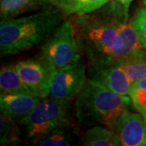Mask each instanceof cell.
Listing matches in <instances>:
<instances>
[{
	"label": "cell",
	"mask_w": 146,
	"mask_h": 146,
	"mask_svg": "<svg viewBox=\"0 0 146 146\" xmlns=\"http://www.w3.org/2000/svg\"><path fill=\"white\" fill-rule=\"evenodd\" d=\"M124 20L128 21V12L115 1L74 17L79 46L89 64L120 63L123 42L119 25Z\"/></svg>",
	"instance_id": "cell-1"
},
{
	"label": "cell",
	"mask_w": 146,
	"mask_h": 146,
	"mask_svg": "<svg viewBox=\"0 0 146 146\" xmlns=\"http://www.w3.org/2000/svg\"><path fill=\"white\" fill-rule=\"evenodd\" d=\"M65 15L51 7L20 18L0 23L1 56L18 54L46 41L64 21Z\"/></svg>",
	"instance_id": "cell-2"
},
{
	"label": "cell",
	"mask_w": 146,
	"mask_h": 146,
	"mask_svg": "<svg viewBox=\"0 0 146 146\" xmlns=\"http://www.w3.org/2000/svg\"><path fill=\"white\" fill-rule=\"evenodd\" d=\"M131 104L129 95L116 94L88 80L76 97L75 110L76 119L81 125L104 126L115 131L118 119Z\"/></svg>",
	"instance_id": "cell-3"
},
{
	"label": "cell",
	"mask_w": 146,
	"mask_h": 146,
	"mask_svg": "<svg viewBox=\"0 0 146 146\" xmlns=\"http://www.w3.org/2000/svg\"><path fill=\"white\" fill-rule=\"evenodd\" d=\"M71 102L50 97L42 98L29 115L18 122L22 134L32 141L58 127L71 123Z\"/></svg>",
	"instance_id": "cell-4"
},
{
	"label": "cell",
	"mask_w": 146,
	"mask_h": 146,
	"mask_svg": "<svg viewBox=\"0 0 146 146\" xmlns=\"http://www.w3.org/2000/svg\"><path fill=\"white\" fill-rule=\"evenodd\" d=\"M42 58L55 69L63 68L82 58L76 37L74 17L63 21L41 47Z\"/></svg>",
	"instance_id": "cell-5"
},
{
	"label": "cell",
	"mask_w": 146,
	"mask_h": 146,
	"mask_svg": "<svg viewBox=\"0 0 146 146\" xmlns=\"http://www.w3.org/2000/svg\"><path fill=\"white\" fill-rule=\"evenodd\" d=\"M88 81L86 64L82 58L63 68L55 69L50 84L49 97L72 101Z\"/></svg>",
	"instance_id": "cell-6"
},
{
	"label": "cell",
	"mask_w": 146,
	"mask_h": 146,
	"mask_svg": "<svg viewBox=\"0 0 146 146\" xmlns=\"http://www.w3.org/2000/svg\"><path fill=\"white\" fill-rule=\"evenodd\" d=\"M16 70L26 85L42 98L49 97L50 84L55 68L40 59H25L15 64Z\"/></svg>",
	"instance_id": "cell-7"
},
{
	"label": "cell",
	"mask_w": 146,
	"mask_h": 146,
	"mask_svg": "<svg viewBox=\"0 0 146 146\" xmlns=\"http://www.w3.org/2000/svg\"><path fill=\"white\" fill-rule=\"evenodd\" d=\"M88 80L120 95L128 96L130 94L131 82L118 63L89 64Z\"/></svg>",
	"instance_id": "cell-8"
},
{
	"label": "cell",
	"mask_w": 146,
	"mask_h": 146,
	"mask_svg": "<svg viewBox=\"0 0 146 146\" xmlns=\"http://www.w3.org/2000/svg\"><path fill=\"white\" fill-rule=\"evenodd\" d=\"M115 131L120 145L146 146V123L143 115L127 110L118 119Z\"/></svg>",
	"instance_id": "cell-9"
},
{
	"label": "cell",
	"mask_w": 146,
	"mask_h": 146,
	"mask_svg": "<svg viewBox=\"0 0 146 146\" xmlns=\"http://www.w3.org/2000/svg\"><path fill=\"white\" fill-rule=\"evenodd\" d=\"M42 99V98L34 94H1V114L19 122L29 115Z\"/></svg>",
	"instance_id": "cell-10"
},
{
	"label": "cell",
	"mask_w": 146,
	"mask_h": 146,
	"mask_svg": "<svg viewBox=\"0 0 146 146\" xmlns=\"http://www.w3.org/2000/svg\"><path fill=\"white\" fill-rule=\"evenodd\" d=\"M119 29L123 42L119 63L135 60H146V50L142 46L130 22L127 20L122 21L119 25Z\"/></svg>",
	"instance_id": "cell-11"
},
{
	"label": "cell",
	"mask_w": 146,
	"mask_h": 146,
	"mask_svg": "<svg viewBox=\"0 0 146 146\" xmlns=\"http://www.w3.org/2000/svg\"><path fill=\"white\" fill-rule=\"evenodd\" d=\"M53 7L50 0H0L1 20L11 19L27 12Z\"/></svg>",
	"instance_id": "cell-12"
},
{
	"label": "cell",
	"mask_w": 146,
	"mask_h": 146,
	"mask_svg": "<svg viewBox=\"0 0 146 146\" xmlns=\"http://www.w3.org/2000/svg\"><path fill=\"white\" fill-rule=\"evenodd\" d=\"M76 138L77 129L71 123L58 127L45 135L30 141L35 145L68 146L75 144Z\"/></svg>",
	"instance_id": "cell-13"
},
{
	"label": "cell",
	"mask_w": 146,
	"mask_h": 146,
	"mask_svg": "<svg viewBox=\"0 0 146 146\" xmlns=\"http://www.w3.org/2000/svg\"><path fill=\"white\" fill-rule=\"evenodd\" d=\"M110 0H50L53 7L65 16H80L98 10Z\"/></svg>",
	"instance_id": "cell-14"
},
{
	"label": "cell",
	"mask_w": 146,
	"mask_h": 146,
	"mask_svg": "<svg viewBox=\"0 0 146 146\" xmlns=\"http://www.w3.org/2000/svg\"><path fill=\"white\" fill-rule=\"evenodd\" d=\"M0 90L1 94H34L21 79L15 65L3 66L0 70ZM38 96V95H37Z\"/></svg>",
	"instance_id": "cell-15"
},
{
	"label": "cell",
	"mask_w": 146,
	"mask_h": 146,
	"mask_svg": "<svg viewBox=\"0 0 146 146\" xmlns=\"http://www.w3.org/2000/svg\"><path fill=\"white\" fill-rule=\"evenodd\" d=\"M81 145L85 146H118L119 139L114 130L104 126H93L84 132Z\"/></svg>",
	"instance_id": "cell-16"
},
{
	"label": "cell",
	"mask_w": 146,
	"mask_h": 146,
	"mask_svg": "<svg viewBox=\"0 0 146 146\" xmlns=\"http://www.w3.org/2000/svg\"><path fill=\"white\" fill-rule=\"evenodd\" d=\"M16 119L1 114L0 118V143L2 145H16L21 141L22 130Z\"/></svg>",
	"instance_id": "cell-17"
},
{
	"label": "cell",
	"mask_w": 146,
	"mask_h": 146,
	"mask_svg": "<svg viewBox=\"0 0 146 146\" xmlns=\"http://www.w3.org/2000/svg\"><path fill=\"white\" fill-rule=\"evenodd\" d=\"M124 69L131 84L146 78V60H135L119 63Z\"/></svg>",
	"instance_id": "cell-18"
},
{
	"label": "cell",
	"mask_w": 146,
	"mask_h": 146,
	"mask_svg": "<svg viewBox=\"0 0 146 146\" xmlns=\"http://www.w3.org/2000/svg\"><path fill=\"white\" fill-rule=\"evenodd\" d=\"M130 23L136 32L142 46L146 50V7L136 11Z\"/></svg>",
	"instance_id": "cell-19"
},
{
	"label": "cell",
	"mask_w": 146,
	"mask_h": 146,
	"mask_svg": "<svg viewBox=\"0 0 146 146\" xmlns=\"http://www.w3.org/2000/svg\"><path fill=\"white\" fill-rule=\"evenodd\" d=\"M131 100L135 109L143 114L146 112V90L131 89L130 90Z\"/></svg>",
	"instance_id": "cell-20"
},
{
	"label": "cell",
	"mask_w": 146,
	"mask_h": 146,
	"mask_svg": "<svg viewBox=\"0 0 146 146\" xmlns=\"http://www.w3.org/2000/svg\"><path fill=\"white\" fill-rule=\"evenodd\" d=\"M131 89H143L146 90V78L141 79L139 80H136L131 84Z\"/></svg>",
	"instance_id": "cell-21"
},
{
	"label": "cell",
	"mask_w": 146,
	"mask_h": 146,
	"mask_svg": "<svg viewBox=\"0 0 146 146\" xmlns=\"http://www.w3.org/2000/svg\"><path fill=\"white\" fill-rule=\"evenodd\" d=\"M113 1H115V2L120 3L121 5L125 8V10L128 12L131 3V2H132L133 0H113Z\"/></svg>",
	"instance_id": "cell-22"
},
{
	"label": "cell",
	"mask_w": 146,
	"mask_h": 146,
	"mask_svg": "<svg viewBox=\"0 0 146 146\" xmlns=\"http://www.w3.org/2000/svg\"><path fill=\"white\" fill-rule=\"evenodd\" d=\"M142 115H143V117H144V119H145V123H146V112L143 113V114H142Z\"/></svg>",
	"instance_id": "cell-23"
}]
</instances>
